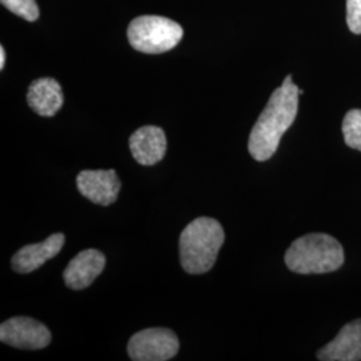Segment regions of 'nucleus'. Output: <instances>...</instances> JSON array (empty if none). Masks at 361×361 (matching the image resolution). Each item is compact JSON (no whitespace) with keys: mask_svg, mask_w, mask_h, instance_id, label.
Returning a JSON list of instances; mask_svg holds the SVG:
<instances>
[{"mask_svg":"<svg viewBox=\"0 0 361 361\" xmlns=\"http://www.w3.org/2000/svg\"><path fill=\"white\" fill-rule=\"evenodd\" d=\"M323 361L361 360V320L345 324L335 338L317 352Z\"/></svg>","mask_w":361,"mask_h":361,"instance_id":"10","label":"nucleus"},{"mask_svg":"<svg viewBox=\"0 0 361 361\" xmlns=\"http://www.w3.org/2000/svg\"><path fill=\"white\" fill-rule=\"evenodd\" d=\"M0 1L8 11L26 19L27 22H35L39 18V7L35 0H0Z\"/></svg>","mask_w":361,"mask_h":361,"instance_id":"14","label":"nucleus"},{"mask_svg":"<svg viewBox=\"0 0 361 361\" xmlns=\"http://www.w3.org/2000/svg\"><path fill=\"white\" fill-rule=\"evenodd\" d=\"M66 237L62 233H55L43 243L23 246L13 257V269L18 273L37 271L44 262L55 257L65 245Z\"/></svg>","mask_w":361,"mask_h":361,"instance_id":"11","label":"nucleus"},{"mask_svg":"<svg viewBox=\"0 0 361 361\" xmlns=\"http://www.w3.org/2000/svg\"><path fill=\"white\" fill-rule=\"evenodd\" d=\"M347 25L353 34H361V0H347Z\"/></svg>","mask_w":361,"mask_h":361,"instance_id":"15","label":"nucleus"},{"mask_svg":"<svg viewBox=\"0 0 361 361\" xmlns=\"http://www.w3.org/2000/svg\"><path fill=\"white\" fill-rule=\"evenodd\" d=\"M28 106L40 116H54L63 106L61 85L52 78H39L27 91Z\"/></svg>","mask_w":361,"mask_h":361,"instance_id":"12","label":"nucleus"},{"mask_svg":"<svg viewBox=\"0 0 361 361\" xmlns=\"http://www.w3.org/2000/svg\"><path fill=\"white\" fill-rule=\"evenodd\" d=\"M225 241V233L217 219L198 217L180 233V258L183 271L202 274L210 271Z\"/></svg>","mask_w":361,"mask_h":361,"instance_id":"2","label":"nucleus"},{"mask_svg":"<svg viewBox=\"0 0 361 361\" xmlns=\"http://www.w3.org/2000/svg\"><path fill=\"white\" fill-rule=\"evenodd\" d=\"M106 257L97 249H86L70 261L65 271V283L73 290H82L90 286L104 271Z\"/></svg>","mask_w":361,"mask_h":361,"instance_id":"9","label":"nucleus"},{"mask_svg":"<svg viewBox=\"0 0 361 361\" xmlns=\"http://www.w3.org/2000/svg\"><path fill=\"white\" fill-rule=\"evenodd\" d=\"M183 37L182 27L164 16L145 15L131 20L128 39L131 47L143 54H162L174 49Z\"/></svg>","mask_w":361,"mask_h":361,"instance_id":"4","label":"nucleus"},{"mask_svg":"<svg viewBox=\"0 0 361 361\" xmlns=\"http://www.w3.org/2000/svg\"><path fill=\"white\" fill-rule=\"evenodd\" d=\"M4 63H6V51H4V47L1 46L0 47V68L1 70L4 68Z\"/></svg>","mask_w":361,"mask_h":361,"instance_id":"16","label":"nucleus"},{"mask_svg":"<svg viewBox=\"0 0 361 361\" xmlns=\"http://www.w3.org/2000/svg\"><path fill=\"white\" fill-rule=\"evenodd\" d=\"M300 89L292 82V75L273 91L269 102L258 116L249 135V153L258 161H268L277 152L285 131L289 129L298 110Z\"/></svg>","mask_w":361,"mask_h":361,"instance_id":"1","label":"nucleus"},{"mask_svg":"<svg viewBox=\"0 0 361 361\" xmlns=\"http://www.w3.org/2000/svg\"><path fill=\"white\" fill-rule=\"evenodd\" d=\"M79 193L92 204L109 207L116 202L121 190V180L116 170H83L78 174Z\"/></svg>","mask_w":361,"mask_h":361,"instance_id":"7","label":"nucleus"},{"mask_svg":"<svg viewBox=\"0 0 361 361\" xmlns=\"http://www.w3.org/2000/svg\"><path fill=\"white\" fill-rule=\"evenodd\" d=\"M286 267L298 274H323L344 264V250L332 235L312 233L293 241L285 253Z\"/></svg>","mask_w":361,"mask_h":361,"instance_id":"3","label":"nucleus"},{"mask_svg":"<svg viewBox=\"0 0 361 361\" xmlns=\"http://www.w3.org/2000/svg\"><path fill=\"white\" fill-rule=\"evenodd\" d=\"M1 343L13 348H46L51 341V334L44 324L30 317H13L0 325Z\"/></svg>","mask_w":361,"mask_h":361,"instance_id":"6","label":"nucleus"},{"mask_svg":"<svg viewBox=\"0 0 361 361\" xmlns=\"http://www.w3.org/2000/svg\"><path fill=\"white\" fill-rule=\"evenodd\" d=\"M134 159L143 166H152L164 159L168 149L165 131L158 126H143L134 131L129 140Z\"/></svg>","mask_w":361,"mask_h":361,"instance_id":"8","label":"nucleus"},{"mask_svg":"<svg viewBox=\"0 0 361 361\" xmlns=\"http://www.w3.org/2000/svg\"><path fill=\"white\" fill-rule=\"evenodd\" d=\"M180 349L177 335L166 328H149L130 338L128 353L134 361H166Z\"/></svg>","mask_w":361,"mask_h":361,"instance_id":"5","label":"nucleus"},{"mask_svg":"<svg viewBox=\"0 0 361 361\" xmlns=\"http://www.w3.org/2000/svg\"><path fill=\"white\" fill-rule=\"evenodd\" d=\"M343 135L347 146L361 152V110H349L343 121Z\"/></svg>","mask_w":361,"mask_h":361,"instance_id":"13","label":"nucleus"}]
</instances>
